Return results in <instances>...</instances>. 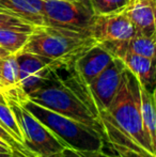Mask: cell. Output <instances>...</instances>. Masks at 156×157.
<instances>
[{
	"label": "cell",
	"mask_w": 156,
	"mask_h": 157,
	"mask_svg": "<svg viewBox=\"0 0 156 157\" xmlns=\"http://www.w3.org/2000/svg\"><path fill=\"white\" fill-rule=\"evenodd\" d=\"M97 42L89 33L67 28L38 26L21 52L45 57L58 63H74Z\"/></svg>",
	"instance_id": "cell-1"
},
{
	"label": "cell",
	"mask_w": 156,
	"mask_h": 157,
	"mask_svg": "<svg viewBox=\"0 0 156 157\" xmlns=\"http://www.w3.org/2000/svg\"><path fill=\"white\" fill-rule=\"evenodd\" d=\"M41 121L67 149L76 151H105L102 136L90 126L52 111L32 101L28 96L17 99Z\"/></svg>",
	"instance_id": "cell-2"
},
{
	"label": "cell",
	"mask_w": 156,
	"mask_h": 157,
	"mask_svg": "<svg viewBox=\"0 0 156 157\" xmlns=\"http://www.w3.org/2000/svg\"><path fill=\"white\" fill-rule=\"evenodd\" d=\"M109 111L125 134L128 135L143 151L154 156L143 129L140 110L139 81L126 67L123 72L120 89Z\"/></svg>",
	"instance_id": "cell-3"
},
{
	"label": "cell",
	"mask_w": 156,
	"mask_h": 157,
	"mask_svg": "<svg viewBox=\"0 0 156 157\" xmlns=\"http://www.w3.org/2000/svg\"><path fill=\"white\" fill-rule=\"evenodd\" d=\"M27 96L32 101L47 109L90 126L102 136L100 125L91 111L77 95L59 79L55 71L47 82Z\"/></svg>",
	"instance_id": "cell-4"
},
{
	"label": "cell",
	"mask_w": 156,
	"mask_h": 157,
	"mask_svg": "<svg viewBox=\"0 0 156 157\" xmlns=\"http://www.w3.org/2000/svg\"><path fill=\"white\" fill-rule=\"evenodd\" d=\"M4 96L23 132L24 144L28 149L42 157H50L67 149V147L16 98L6 94H4Z\"/></svg>",
	"instance_id": "cell-5"
},
{
	"label": "cell",
	"mask_w": 156,
	"mask_h": 157,
	"mask_svg": "<svg viewBox=\"0 0 156 157\" xmlns=\"http://www.w3.org/2000/svg\"><path fill=\"white\" fill-rule=\"evenodd\" d=\"M43 11L46 26L89 34L96 15L90 0H44Z\"/></svg>",
	"instance_id": "cell-6"
},
{
	"label": "cell",
	"mask_w": 156,
	"mask_h": 157,
	"mask_svg": "<svg viewBox=\"0 0 156 157\" xmlns=\"http://www.w3.org/2000/svg\"><path fill=\"white\" fill-rule=\"evenodd\" d=\"M19 67V87L26 94L39 89L51 77L58 62L26 52L16 54Z\"/></svg>",
	"instance_id": "cell-7"
},
{
	"label": "cell",
	"mask_w": 156,
	"mask_h": 157,
	"mask_svg": "<svg viewBox=\"0 0 156 157\" xmlns=\"http://www.w3.org/2000/svg\"><path fill=\"white\" fill-rule=\"evenodd\" d=\"M90 34L97 43L124 41L136 35V29L124 10L105 15H95Z\"/></svg>",
	"instance_id": "cell-8"
},
{
	"label": "cell",
	"mask_w": 156,
	"mask_h": 157,
	"mask_svg": "<svg viewBox=\"0 0 156 157\" xmlns=\"http://www.w3.org/2000/svg\"><path fill=\"white\" fill-rule=\"evenodd\" d=\"M113 58L108 50L97 43L79 56L73 67L79 78L88 86L110 64Z\"/></svg>",
	"instance_id": "cell-9"
},
{
	"label": "cell",
	"mask_w": 156,
	"mask_h": 157,
	"mask_svg": "<svg viewBox=\"0 0 156 157\" xmlns=\"http://www.w3.org/2000/svg\"><path fill=\"white\" fill-rule=\"evenodd\" d=\"M136 35L156 36V0H131L124 9Z\"/></svg>",
	"instance_id": "cell-10"
},
{
	"label": "cell",
	"mask_w": 156,
	"mask_h": 157,
	"mask_svg": "<svg viewBox=\"0 0 156 157\" xmlns=\"http://www.w3.org/2000/svg\"><path fill=\"white\" fill-rule=\"evenodd\" d=\"M101 45L108 50L115 58L125 52H129L156 60V36L135 35L128 40L106 42L101 43Z\"/></svg>",
	"instance_id": "cell-11"
},
{
	"label": "cell",
	"mask_w": 156,
	"mask_h": 157,
	"mask_svg": "<svg viewBox=\"0 0 156 157\" xmlns=\"http://www.w3.org/2000/svg\"><path fill=\"white\" fill-rule=\"evenodd\" d=\"M44 0H0V12L16 16L33 26H46Z\"/></svg>",
	"instance_id": "cell-12"
},
{
	"label": "cell",
	"mask_w": 156,
	"mask_h": 157,
	"mask_svg": "<svg viewBox=\"0 0 156 157\" xmlns=\"http://www.w3.org/2000/svg\"><path fill=\"white\" fill-rule=\"evenodd\" d=\"M117 58L138 79L140 85L149 91H153L156 85V60L129 52L120 55Z\"/></svg>",
	"instance_id": "cell-13"
},
{
	"label": "cell",
	"mask_w": 156,
	"mask_h": 157,
	"mask_svg": "<svg viewBox=\"0 0 156 157\" xmlns=\"http://www.w3.org/2000/svg\"><path fill=\"white\" fill-rule=\"evenodd\" d=\"M140 110H141L143 129L153 154L156 155V108L152 92L139 82Z\"/></svg>",
	"instance_id": "cell-14"
},
{
	"label": "cell",
	"mask_w": 156,
	"mask_h": 157,
	"mask_svg": "<svg viewBox=\"0 0 156 157\" xmlns=\"http://www.w3.org/2000/svg\"><path fill=\"white\" fill-rule=\"evenodd\" d=\"M0 126L4 128L17 142L24 144L23 132L2 92H0Z\"/></svg>",
	"instance_id": "cell-15"
},
{
	"label": "cell",
	"mask_w": 156,
	"mask_h": 157,
	"mask_svg": "<svg viewBox=\"0 0 156 157\" xmlns=\"http://www.w3.org/2000/svg\"><path fill=\"white\" fill-rule=\"evenodd\" d=\"M0 83L4 90L19 87V67L16 54H10L0 62Z\"/></svg>",
	"instance_id": "cell-16"
},
{
	"label": "cell",
	"mask_w": 156,
	"mask_h": 157,
	"mask_svg": "<svg viewBox=\"0 0 156 157\" xmlns=\"http://www.w3.org/2000/svg\"><path fill=\"white\" fill-rule=\"evenodd\" d=\"M30 34L14 29H0V47L10 54H18L29 41Z\"/></svg>",
	"instance_id": "cell-17"
},
{
	"label": "cell",
	"mask_w": 156,
	"mask_h": 157,
	"mask_svg": "<svg viewBox=\"0 0 156 157\" xmlns=\"http://www.w3.org/2000/svg\"><path fill=\"white\" fill-rule=\"evenodd\" d=\"M96 15H105L122 11L131 0H90Z\"/></svg>",
	"instance_id": "cell-18"
},
{
	"label": "cell",
	"mask_w": 156,
	"mask_h": 157,
	"mask_svg": "<svg viewBox=\"0 0 156 157\" xmlns=\"http://www.w3.org/2000/svg\"><path fill=\"white\" fill-rule=\"evenodd\" d=\"M36 26H33L16 16L4 12H0V29H14L32 33Z\"/></svg>",
	"instance_id": "cell-19"
},
{
	"label": "cell",
	"mask_w": 156,
	"mask_h": 157,
	"mask_svg": "<svg viewBox=\"0 0 156 157\" xmlns=\"http://www.w3.org/2000/svg\"><path fill=\"white\" fill-rule=\"evenodd\" d=\"M50 157H119L106 151H76L73 149H64L61 153Z\"/></svg>",
	"instance_id": "cell-20"
},
{
	"label": "cell",
	"mask_w": 156,
	"mask_h": 157,
	"mask_svg": "<svg viewBox=\"0 0 156 157\" xmlns=\"http://www.w3.org/2000/svg\"><path fill=\"white\" fill-rule=\"evenodd\" d=\"M12 157H42L39 154L34 153L30 149H28L25 144H21L16 147H13Z\"/></svg>",
	"instance_id": "cell-21"
},
{
	"label": "cell",
	"mask_w": 156,
	"mask_h": 157,
	"mask_svg": "<svg viewBox=\"0 0 156 157\" xmlns=\"http://www.w3.org/2000/svg\"><path fill=\"white\" fill-rule=\"evenodd\" d=\"M0 139H1L2 141H4L6 143H8L9 145H10L11 147H18V145H21V143L17 142L16 140H15L14 138H13L12 136H11L10 134H9L8 132H6L4 128H2L1 126H0Z\"/></svg>",
	"instance_id": "cell-22"
},
{
	"label": "cell",
	"mask_w": 156,
	"mask_h": 157,
	"mask_svg": "<svg viewBox=\"0 0 156 157\" xmlns=\"http://www.w3.org/2000/svg\"><path fill=\"white\" fill-rule=\"evenodd\" d=\"M13 149L0 139V157H12Z\"/></svg>",
	"instance_id": "cell-23"
},
{
	"label": "cell",
	"mask_w": 156,
	"mask_h": 157,
	"mask_svg": "<svg viewBox=\"0 0 156 157\" xmlns=\"http://www.w3.org/2000/svg\"><path fill=\"white\" fill-rule=\"evenodd\" d=\"M9 55H10V52H9L8 50H6L2 47H0V62H1V61L3 60L6 56H9Z\"/></svg>",
	"instance_id": "cell-24"
},
{
	"label": "cell",
	"mask_w": 156,
	"mask_h": 157,
	"mask_svg": "<svg viewBox=\"0 0 156 157\" xmlns=\"http://www.w3.org/2000/svg\"><path fill=\"white\" fill-rule=\"evenodd\" d=\"M152 96H153V101H154V105H155V108H156V85H155L154 89H153V91H152Z\"/></svg>",
	"instance_id": "cell-25"
},
{
	"label": "cell",
	"mask_w": 156,
	"mask_h": 157,
	"mask_svg": "<svg viewBox=\"0 0 156 157\" xmlns=\"http://www.w3.org/2000/svg\"><path fill=\"white\" fill-rule=\"evenodd\" d=\"M3 87H2V85H1V83H0V92H3Z\"/></svg>",
	"instance_id": "cell-26"
},
{
	"label": "cell",
	"mask_w": 156,
	"mask_h": 157,
	"mask_svg": "<svg viewBox=\"0 0 156 157\" xmlns=\"http://www.w3.org/2000/svg\"><path fill=\"white\" fill-rule=\"evenodd\" d=\"M153 157H156V155H154V156H153Z\"/></svg>",
	"instance_id": "cell-27"
}]
</instances>
